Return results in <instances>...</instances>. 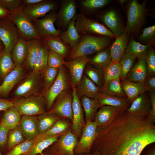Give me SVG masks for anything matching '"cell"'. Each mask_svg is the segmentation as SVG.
<instances>
[{
    "label": "cell",
    "mask_w": 155,
    "mask_h": 155,
    "mask_svg": "<svg viewBox=\"0 0 155 155\" xmlns=\"http://www.w3.org/2000/svg\"><path fill=\"white\" fill-rule=\"evenodd\" d=\"M97 129L91 152H98L100 155H140L146 146L155 142L154 123L147 117L131 114L126 109Z\"/></svg>",
    "instance_id": "1"
},
{
    "label": "cell",
    "mask_w": 155,
    "mask_h": 155,
    "mask_svg": "<svg viewBox=\"0 0 155 155\" xmlns=\"http://www.w3.org/2000/svg\"><path fill=\"white\" fill-rule=\"evenodd\" d=\"M112 38L87 33L82 34L78 43L71 49L66 61L79 57L87 56L109 47L112 44Z\"/></svg>",
    "instance_id": "2"
},
{
    "label": "cell",
    "mask_w": 155,
    "mask_h": 155,
    "mask_svg": "<svg viewBox=\"0 0 155 155\" xmlns=\"http://www.w3.org/2000/svg\"><path fill=\"white\" fill-rule=\"evenodd\" d=\"M44 87L41 74L29 72L9 94L10 100L42 95Z\"/></svg>",
    "instance_id": "3"
},
{
    "label": "cell",
    "mask_w": 155,
    "mask_h": 155,
    "mask_svg": "<svg viewBox=\"0 0 155 155\" xmlns=\"http://www.w3.org/2000/svg\"><path fill=\"white\" fill-rule=\"evenodd\" d=\"M147 0L140 3L137 0L129 1L127 5V22L124 30L129 34L137 32L144 24L149 13Z\"/></svg>",
    "instance_id": "4"
},
{
    "label": "cell",
    "mask_w": 155,
    "mask_h": 155,
    "mask_svg": "<svg viewBox=\"0 0 155 155\" xmlns=\"http://www.w3.org/2000/svg\"><path fill=\"white\" fill-rule=\"evenodd\" d=\"M72 88L69 74L67 68L63 65L55 81L49 89L44 92L42 96L46 102V110L49 111L57 96L63 92Z\"/></svg>",
    "instance_id": "5"
},
{
    "label": "cell",
    "mask_w": 155,
    "mask_h": 155,
    "mask_svg": "<svg viewBox=\"0 0 155 155\" xmlns=\"http://www.w3.org/2000/svg\"><path fill=\"white\" fill-rule=\"evenodd\" d=\"M13 106L21 115H40L46 109V102L42 95L22 98L13 100Z\"/></svg>",
    "instance_id": "6"
},
{
    "label": "cell",
    "mask_w": 155,
    "mask_h": 155,
    "mask_svg": "<svg viewBox=\"0 0 155 155\" xmlns=\"http://www.w3.org/2000/svg\"><path fill=\"white\" fill-rule=\"evenodd\" d=\"M7 20L14 24L20 36L26 40L34 38H42L32 22L25 13L22 5L15 11L11 13Z\"/></svg>",
    "instance_id": "7"
},
{
    "label": "cell",
    "mask_w": 155,
    "mask_h": 155,
    "mask_svg": "<svg viewBox=\"0 0 155 155\" xmlns=\"http://www.w3.org/2000/svg\"><path fill=\"white\" fill-rule=\"evenodd\" d=\"M74 25L80 34L87 33L112 38L117 37L103 24L88 18L82 13L77 14Z\"/></svg>",
    "instance_id": "8"
},
{
    "label": "cell",
    "mask_w": 155,
    "mask_h": 155,
    "mask_svg": "<svg viewBox=\"0 0 155 155\" xmlns=\"http://www.w3.org/2000/svg\"><path fill=\"white\" fill-rule=\"evenodd\" d=\"M78 140L69 129L60 135L56 141L46 148L45 153L51 155H75L74 150Z\"/></svg>",
    "instance_id": "9"
},
{
    "label": "cell",
    "mask_w": 155,
    "mask_h": 155,
    "mask_svg": "<svg viewBox=\"0 0 155 155\" xmlns=\"http://www.w3.org/2000/svg\"><path fill=\"white\" fill-rule=\"evenodd\" d=\"M97 127L94 121H88L86 122L81 138L74 149L75 155L90 153L93 144L98 134Z\"/></svg>",
    "instance_id": "10"
},
{
    "label": "cell",
    "mask_w": 155,
    "mask_h": 155,
    "mask_svg": "<svg viewBox=\"0 0 155 155\" xmlns=\"http://www.w3.org/2000/svg\"><path fill=\"white\" fill-rule=\"evenodd\" d=\"M57 20L56 10L50 11L43 18L32 22L37 32L42 39L45 38L59 37L61 30L57 29L54 23Z\"/></svg>",
    "instance_id": "11"
},
{
    "label": "cell",
    "mask_w": 155,
    "mask_h": 155,
    "mask_svg": "<svg viewBox=\"0 0 155 155\" xmlns=\"http://www.w3.org/2000/svg\"><path fill=\"white\" fill-rule=\"evenodd\" d=\"M72 88L63 92L56 97L49 111L67 119L72 123Z\"/></svg>",
    "instance_id": "12"
},
{
    "label": "cell",
    "mask_w": 155,
    "mask_h": 155,
    "mask_svg": "<svg viewBox=\"0 0 155 155\" xmlns=\"http://www.w3.org/2000/svg\"><path fill=\"white\" fill-rule=\"evenodd\" d=\"M72 88L73 114L72 131L78 138L81 135L86 123L84 121V111L81 105L80 96L77 92L75 87L72 86Z\"/></svg>",
    "instance_id": "13"
},
{
    "label": "cell",
    "mask_w": 155,
    "mask_h": 155,
    "mask_svg": "<svg viewBox=\"0 0 155 155\" xmlns=\"http://www.w3.org/2000/svg\"><path fill=\"white\" fill-rule=\"evenodd\" d=\"M20 36L16 25L7 19H0V38L5 49L11 53Z\"/></svg>",
    "instance_id": "14"
},
{
    "label": "cell",
    "mask_w": 155,
    "mask_h": 155,
    "mask_svg": "<svg viewBox=\"0 0 155 155\" xmlns=\"http://www.w3.org/2000/svg\"><path fill=\"white\" fill-rule=\"evenodd\" d=\"M28 72L23 65L16 66L5 78L0 86V96H8Z\"/></svg>",
    "instance_id": "15"
},
{
    "label": "cell",
    "mask_w": 155,
    "mask_h": 155,
    "mask_svg": "<svg viewBox=\"0 0 155 155\" xmlns=\"http://www.w3.org/2000/svg\"><path fill=\"white\" fill-rule=\"evenodd\" d=\"M77 5L74 0L60 1L59 11L57 13V24L59 29L65 30L69 22L77 14Z\"/></svg>",
    "instance_id": "16"
},
{
    "label": "cell",
    "mask_w": 155,
    "mask_h": 155,
    "mask_svg": "<svg viewBox=\"0 0 155 155\" xmlns=\"http://www.w3.org/2000/svg\"><path fill=\"white\" fill-rule=\"evenodd\" d=\"M58 1L54 0H43L38 3L23 6L25 13L31 22L44 17L51 11L56 10Z\"/></svg>",
    "instance_id": "17"
},
{
    "label": "cell",
    "mask_w": 155,
    "mask_h": 155,
    "mask_svg": "<svg viewBox=\"0 0 155 155\" xmlns=\"http://www.w3.org/2000/svg\"><path fill=\"white\" fill-rule=\"evenodd\" d=\"M89 59L87 56H83L65 61L63 65L68 71L72 86L76 87L80 82Z\"/></svg>",
    "instance_id": "18"
},
{
    "label": "cell",
    "mask_w": 155,
    "mask_h": 155,
    "mask_svg": "<svg viewBox=\"0 0 155 155\" xmlns=\"http://www.w3.org/2000/svg\"><path fill=\"white\" fill-rule=\"evenodd\" d=\"M100 18L103 25L117 37L123 32L124 28L122 22L115 9L106 11L100 15Z\"/></svg>",
    "instance_id": "19"
},
{
    "label": "cell",
    "mask_w": 155,
    "mask_h": 155,
    "mask_svg": "<svg viewBox=\"0 0 155 155\" xmlns=\"http://www.w3.org/2000/svg\"><path fill=\"white\" fill-rule=\"evenodd\" d=\"M99 108L94 117V121L98 127L104 126L110 123L121 113L126 110L109 105L101 106Z\"/></svg>",
    "instance_id": "20"
},
{
    "label": "cell",
    "mask_w": 155,
    "mask_h": 155,
    "mask_svg": "<svg viewBox=\"0 0 155 155\" xmlns=\"http://www.w3.org/2000/svg\"><path fill=\"white\" fill-rule=\"evenodd\" d=\"M18 126L26 140L35 139L39 134V122L35 116L23 115Z\"/></svg>",
    "instance_id": "21"
},
{
    "label": "cell",
    "mask_w": 155,
    "mask_h": 155,
    "mask_svg": "<svg viewBox=\"0 0 155 155\" xmlns=\"http://www.w3.org/2000/svg\"><path fill=\"white\" fill-rule=\"evenodd\" d=\"M129 35L124 30L120 35L115 38V40L109 46L112 63L119 62L125 52Z\"/></svg>",
    "instance_id": "22"
},
{
    "label": "cell",
    "mask_w": 155,
    "mask_h": 155,
    "mask_svg": "<svg viewBox=\"0 0 155 155\" xmlns=\"http://www.w3.org/2000/svg\"><path fill=\"white\" fill-rule=\"evenodd\" d=\"M146 92L141 94L132 102L130 107L126 109L128 112L137 115L147 116L151 109V104Z\"/></svg>",
    "instance_id": "23"
},
{
    "label": "cell",
    "mask_w": 155,
    "mask_h": 155,
    "mask_svg": "<svg viewBox=\"0 0 155 155\" xmlns=\"http://www.w3.org/2000/svg\"><path fill=\"white\" fill-rule=\"evenodd\" d=\"M75 88L80 96H84L92 98H97L101 92V88L84 73Z\"/></svg>",
    "instance_id": "24"
},
{
    "label": "cell",
    "mask_w": 155,
    "mask_h": 155,
    "mask_svg": "<svg viewBox=\"0 0 155 155\" xmlns=\"http://www.w3.org/2000/svg\"><path fill=\"white\" fill-rule=\"evenodd\" d=\"M122 87L131 103L142 94L150 90L144 83L125 79L121 81Z\"/></svg>",
    "instance_id": "25"
},
{
    "label": "cell",
    "mask_w": 155,
    "mask_h": 155,
    "mask_svg": "<svg viewBox=\"0 0 155 155\" xmlns=\"http://www.w3.org/2000/svg\"><path fill=\"white\" fill-rule=\"evenodd\" d=\"M28 51L23 66L28 72L32 71L40 46L43 42L41 38H34L27 40Z\"/></svg>",
    "instance_id": "26"
},
{
    "label": "cell",
    "mask_w": 155,
    "mask_h": 155,
    "mask_svg": "<svg viewBox=\"0 0 155 155\" xmlns=\"http://www.w3.org/2000/svg\"><path fill=\"white\" fill-rule=\"evenodd\" d=\"M146 58H142L134 63L126 79L129 81L144 83L147 77Z\"/></svg>",
    "instance_id": "27"
},
{
    "label": "cell",
    "mask_w": 155,
    "mask_h": 155,
    "mask_svg": "<svg viewBox=\"0 0 155 155\" xmlns=\"http://www.w3.org/2000/svg\"><path fill=\"white\" fill-rule=\"evenodd\" d=\"M72 123L69 119L62 118L55 124L49 130L44 133L39 135L35 139L36 142L52 136L61 135L68 130Z\"/></svg>",
    "instance_id": "28"
},
{
    "label": "cell",
    "mask_w": 155,
    "mask_h": 155,
    "mask_svg": "<svg viewBox=\"0 0 155 155\" xmlns=\"http://www.w3.org/2000/svg\"><path fill=\"white\" fill-rule=\"evenodd\" d=\"M77 14L69 23L65 31L61 35L60 37L63 41L72 49L78 43L82 34L78 33L75 27L74 22Z\"/></svg>",
    "instance_id": "29"
},
{
    "label": "cell",
    "mask_w": 155,
    "mask_h": 155,
    "mask_svg": "<svg viewBox=\"0 0 155 155\" xmlns=\"http://www.w3.org/2000/svg\"><path fill=\"white\" fill-rule=\"evenodd\" d=\"M28 51L27 40L20 36L11 53L16 66L23 65Z\"/></svg>",
    "instance_id": "30"
},
{
    "label": "cell",
    "mask_w": 155,
    "mask_h": 155,
    "mask_svg": "<svg viewBox=\"0 0 155 155\" xmlns=\"http://www.w3.org/2000/svg\"><path fill=\"white\" fill-rule=\"evenodd\" d=\"M100 106L109 105L127 109L130 102L127 98L110 95L100 92L98 97Z\"/></svg>",
    "instance_id": "31"
},
{
    "label": "cell",
    "mask_w": 155,
    "mask_h": 155,
    "mask_svg": "<svg viewBox=\"0 0 155 155\" xmlns=\"http://www.w3.org/2000/svg\"><path fill=\"white\" fill-rule=\"evenodd\" d=\"M42 39L46 43L49 48L59 55L65 60L71 49L60 36L48 37Z\"/></svg>",
    "instance_id": "32"
},
{
    "label": "cell",
    "mask_w": 155,
    "mask_h": 155,
    "mask_svg": "<svg viewBox=\"0 0 155 155\" xmlns=\"http://www.w3.org/2000/svg\"><path fill=\"white\" fill-rule=\"evenodd\" d=\"M111 63L110 47L100 51L89 58L87 64L94 67L103 69Z\"/></svg>",
    "instance_id": "33"
},
{
    "label": "cell",
    "mask_w": 155,
    "mask_h": 155,
    "mask_svg": "<svg viewBox=\"0 0 155 155\" xmlns=\"http://www.w3.org/2000/svg\"><path fill=\"white\" fill-rule=\"evenodd\" d=\"M85 114L86 122L92 121L97 110L100 106L97 98H92L84 96H80Z\"/></svg>",
    "instance_id": "34"
},
{
    "label": "cell",
    "mask_w": 155,
    "mask_h": 155,
    "mask_svg": "<svg viewBox=\"0 0 155 155\" xmlns=\"http://www.w3.org/2000/svg\"><path fill=\"white\" fill-rule=\"evenodd\" d=\"M16 67L11 53L4 49L0 53V82L3 81L5 77Z\"/></svg>",
    "instance_id": "35"
},
{
    "label": "cell",
    "mask_w": 155,
    "mask_h": 155,
    "mask_svg": "<svg viewBox=\"0 0 155 155\" xmlns=\"http://www.w3.org/2000/svg\"><path fill=\"white\" fill-rule=\"evenodd\" d=\"M49 51V47L43 40V42L39 49L34 67L32 71L41 74L46 68L48 66Z\"/></svg>",
    "instance_id": "36"
},
{
    "label": "cell",
    "mask_w": 155,
    "mask_h": 155,
    "mask_svg": "<svg viewBox=\"0 0 155 155\" xmlns=\"http://www.w3.org/2000/svg\"><path fill=\"white\" fill-rule=\"evenodd\" d=\"M4 112L1 121L4 126L9 130L17 127L21 117L17 109L13 106Z\"/></svg>",
    "instance_id": "37"
},
{
    "label": "cell",
    "mask_w": 155,
    "mask_h": 155,
    "mask_svg": "<svg viewBox=\"0 0 155 155\" xmlns=\"http://www.w3.org/2000/svg\"><path fill=\"white\" fill-rule=\"evenodd\" d=\"M39 124V134H42L51 128L59 119L62 118L49 111H45L37 117Z\"/></svg>",
    "instance_id": "38"
},
{
    "label": "cell",
    "mask_w": 155,
    "mask_h": 155,
    "mask_svg": "<svg viewBox=\"0 0 155 155\" xmlns=\"http://www.w3.org/2000/svg\"><path fill=\"white\" fill-rule=\"evenodd\" d=\"M100 91L110 95L127 98L122 87L119 78L111 80L108 82L101 87Z\"/></svg>",
    "instance_id": "39"
},
{
    "label": "cell",
    "mask_w": 155,
    "mask_h": 155,
    "mask_svg": "<svg viewBox=\"0 0 155 155\" xmlns=\"http://www.w3.org/2000/svg\"><path fill=\"white\" fill-rule=\"evenodd\" d=\"M150 46L149 45L142 44L132 39L128 43L125 52L132 55L138 59L146 58Z\"/></svg>",
    "instance_id": "40"
},
{
    "label": "cell",
    "mask_w": 155,
    "mask_h": 155,
    "mask_svg": "<svg viewBox=\"0 0 155 155\" xmlns=\"http://www.w3.org/2000/svg\"><path fill=\"white\" fill-rule=\"evenodd\" d=\"M60 135L49 137L36 142L30 149L22 155H36L42 153L45 150L57 140Z\"/></svg>",
    "instance_id": "41"
},
{
    "label": "cell",
    "mask_w": 155,
    "mask_h": 155,
    "mask_svg": "<svg viewBox=\"0 0 155 155\" xmlns=\"http://www.w3.org/2000/svg\"><path fill=\"white\" fill-rule=\"evenodd\" d=\"M103 80L102 85L106 84L109 80L117 79H120L122 70L120 63H111L108 66L104 69Z\"/></svg>",
    "instance_id": "42"
},
{
    "label": "cell",
    "mask_w": 155,
    "mask_h": 155,
    "mask_svg": "<svg viewBox=\"0 0 155 155\" xmlns=\"http://www.w3.org/2000/svg\"><path fill=\"white\" fill-rule=\"evenodd\" d=\"M59 68L47 66L41 73L44 92L48 90L55 81L59 73Z\"/></svg>",
    "instance_id": "43"
},
{
    "label": "cell",
    "mask_w": 155,
    "mask_h": 155,
    "mask_svg": "<svg viewBox=\"0 0 155 155\" xmlns=\"http://www.w3.org/2000/svg\"><path fill=\"white\" fill-rule=\"evenodd\" d=\"M84 73L97 86L100 88L102 86L104 75L103 69L87 64L85 67Z\"/></svg>",
    "instance_id": "44"
},
{
    "label": "cell",
    "mask_w": 155,
    "mask_h": 155,
    "mask_svg": "<svg viewBox=\"0 0 155 155\" xmlns=\"http://www.w3.org/2000/svg\"><path fill=\"white\" fill-rule=\"evenodd\" d=\"M136 58L132 55L125 52L121 57L119 63L121 64L122 73L120 80H125L134 65Z\"/></svg>",
    "instance_id": "45"
},
{
    "label": "cell",
    "mask_w": 155,
    "mask_h": 155,
    "mask_svg": "<svg viewBox=\"0 0 155 155\" xmlns=\"http://www.w3.org/2000/svg\"><path fill=\"white\" fill-rule=\"evenodd\" d=\"M139 43L154 46L155 44V25L145 28L138 37Z\"/></svg>",
    "instance_id": "46"
},
{
    "label": "cell",
    "mask_w": 155,
    "mask_h": 155,
    "mask_svg": "<svg viewBox=\"0 0 155 155\" xmlns=\"http://www.w3.org/2000/svg\"><path fill=\"white\" fill-rule=\"evenodd\" d=\"M26 140L21 132L18 125L15 128L9 130L7 143V149L10 150L16 146L24 142Z\"/></svg>",
    "instance_id": "47"
},
{
    "label": "cell",
    "mask_w": 155,
    "mask_h": 155,
    "mask_svg": "<svg viewBox=\"0 0 155 155\" xmlns=\"http://www.w3.org/2000/svg\"><path fill=\"white\" fill-rule=\"evenodd\" d=\"M111 1L110 0H83L80 3L84 9L93 11L105 6Z\"/></svg>",
    "instance_id": "48"
},
{
    "label": "cell",
    "mask_w": 155,
    "mask_h": 155,
    "mask_svg": "<svg viewBox=\"0 0 155 155\" xmlns=\"http://www.w3.org/2000/svg\"><path fill=\"white\" fill-rule=\"evenodd\" d=\"M36 143L35 139L26 140L14 147L5 155H22L30 149Z\"/></svg>",
    "instance_id": "49"
},
{
    "label": "cell",
    "mask_w": 155,
    "mask_h": 155,
    "mask_svg": "<svg viewBox=\"0 0 155 155\" xmlns=\"http://www.w3.org/2000/svg\"><path fill=\"white\" fill-rule=\"evenodd\" d=\"M147 69V77L155 74V52L153 47L150 46L146 59Z\"/></svg>",
    "instance_id": "50"
},
{
    "label": "cell",
    "mask_w": 155,
    "mask_h": 155,
    "mask_svg": "<svg viewBox=\"0 0 155 155\" xmlns=\"http://www.w3.org/2000/svg\"><path fill=\"white\" fill-rule=\"evenodd\" d=\"M65 61L62 57L49 48L48 66L53 68H59L63 65Z\"/></svg>",
    "instance_id": "51"
},
{
    "label": "cell",
    "mask_w": 155,
    "mask_h": 155,
    "mask_svg": "<svg viewBox=\"0 0 155 155\" xmlns=\"http://www.w3.org/2000/svg\"><path fill=\"white\" fill-rule=\"evenodd\" d=\"M22 0H0V3L11 13L15 11L22 5Z\"/></svg>",
    "instance_id": "52"
},
{
    "label": "cell",
    "mask_w": 155,
    "mask_h": 155,
    "mask_svg": "<svg viewBox=\"0 0 155 155\" xmlns=\"http://www.w3.org/2000/svg\"><path fill=\"white\" fill-rule=\"evenodd\" d=\"M155 90L148 91L151 104V109L147 116L148 119L154 123L155 122Z\"/></svg>",
    "instance_id": "53"
},
{
    "label": "cell",
    "mask_w": 155,
    "mask_h": 155,
    "mask_svg": "<svg viewBox=\"0 0 155 155\" xmlns=\"http://www.w3.org/2000/svg\"><path fill=\"white\" fill-rule=\"evenodd\" d=\"M9 130L1 122L0 123V149H3L6 146Z\"/></svg>",
    "instance_id": "54"
},
{
    "label": "cell",
    "mask_w": 155,
    "mask_h": 155,
    "mask_svg": "<svg viewBox=\"0 0 155 155\" xmlns=\"http://www.w3.org/2000/svg\"><path fill=\"white\" fill-rule=\"evenodd\" d=\"M13 106L12 101L2 98L0 96V111L4 112Z\"/></svg>",
    "instance_id": "55"
},
{
    "label": "cell",
    "mask_w": 155,
    "mask_h": 155,
    "mask_svg": "<svg viewBox=\"0 0 155 155\" xmlns=\"http://www.w3.org/2000/svg\"><path fill=\"white\" fill-rule=\"evenodd\" d=\"M11 13L9 9L0 3V19H7Z\"/></svg>",
    "instance_id": "56"
},
{
    "label": "cell",
    "mask_w": 155,
    "mask_h": 155,
    "mask_svg": "<svg viewBox=\"0 0 155 155\" xmlns=\"http://www.w3.org/2000/svg\"><path fill=\"white\" fill-rule=\"evenodd\" d=\"M144 83L150 89V90H155L154 75L147 77Z\"/></svg>",
    "instance_id": "57"
},
{
    "label": "cell",
    "mask_w": 155,
    "mask_h": 155,
    "mask_svg": "<svg viewBox=\"0 0 155 155\" xmlns=\"http://www.w3.org/2000/svg\"><path fill=\"white\" fill-rule=\"evenodd\" d=\"M43 0H22L23 6L34 5L42 1Z\"/></svg>",
    "instance_id": "58"
},
{
    "label": "cell",
    "mask_w": 155,
    "mask_h": 155,
    "mask_svg": "<svg viewBox=\"0 0 155 155\" xmlns=\"http://www.w3.org/2000/svg\"><path fill=\"white\" fill-rule=\"evenodd\" d=\"M4 48V44L0 38V53L3 51Z\"/></svg>",
    "instance_id": "59"
},
{
    "label": "cell",
    "mask_w": 155,
    "mask_h": 155,
    "mask_svg": "<svg viewBox=\"0 0 155 155\" xmlns=\"http://www.w3.org/2000/svg\"><path fill=\"white\" fill-rule=\"evenodd\" d=\"M80 155H100V153L96 151L92 153L82 154Z\"/></svg>",
    "instance_id": "60"
},
{
    "label": "cell",
    "mask_w": 155,
    "mask_h": 155,
    "mask_svg": "<svg viewBox=\"0 0 155 155\" xmlns=\"http://www.w3.org/2000/svg\"><path fill=\"white\" fill-rule=\"evenodd\" d=\"M147 154L148 155H155V149H153L151 150L148 152Z\"/></svg>",
    "instance_id": "61"
},
{
    "label": "cell",
    "mask_w": 155,
    "mask_h": 155,
    "mask_svg": "<svg viewBox=\"0 0 155 155\" xmlns=\"http://www.w3.org/2000/svg\"><path fill=\"white\" fill-rule=\"evenodd\" d=\"M36 155H51V154H49L48 153H44L43 152L42 154H37Z\"/></svg>",
    "instance_id": "62"
},
{
    "label": "cell",
    "mask_w": 155,
    "mask_h": 155,
    "mask_svg": "<svg viewBox=\"0 0 155 155\" xmlns=\"http://www.w3.org/2000/svg\"><path fill=\"white\" fill-rule=\"evenodd\" d=\"M0 155H2L0 150Z\"/></svg>",
    "instance_id": "63"
},
{
    "label": "cell",
    "mask_w": 155,
    "mask_h": 155,
    "mask_svg": "<svg viewBox=\"0 0 155 155\" xmlns=\"http://www.w3.org/2000/svg\"><path fill=\"white\" fill-rule=\"evenodd\" d=\"M1 82H0V85H1Z\"/></svg>",
    "instance_id": "64"
}]
</instances>
